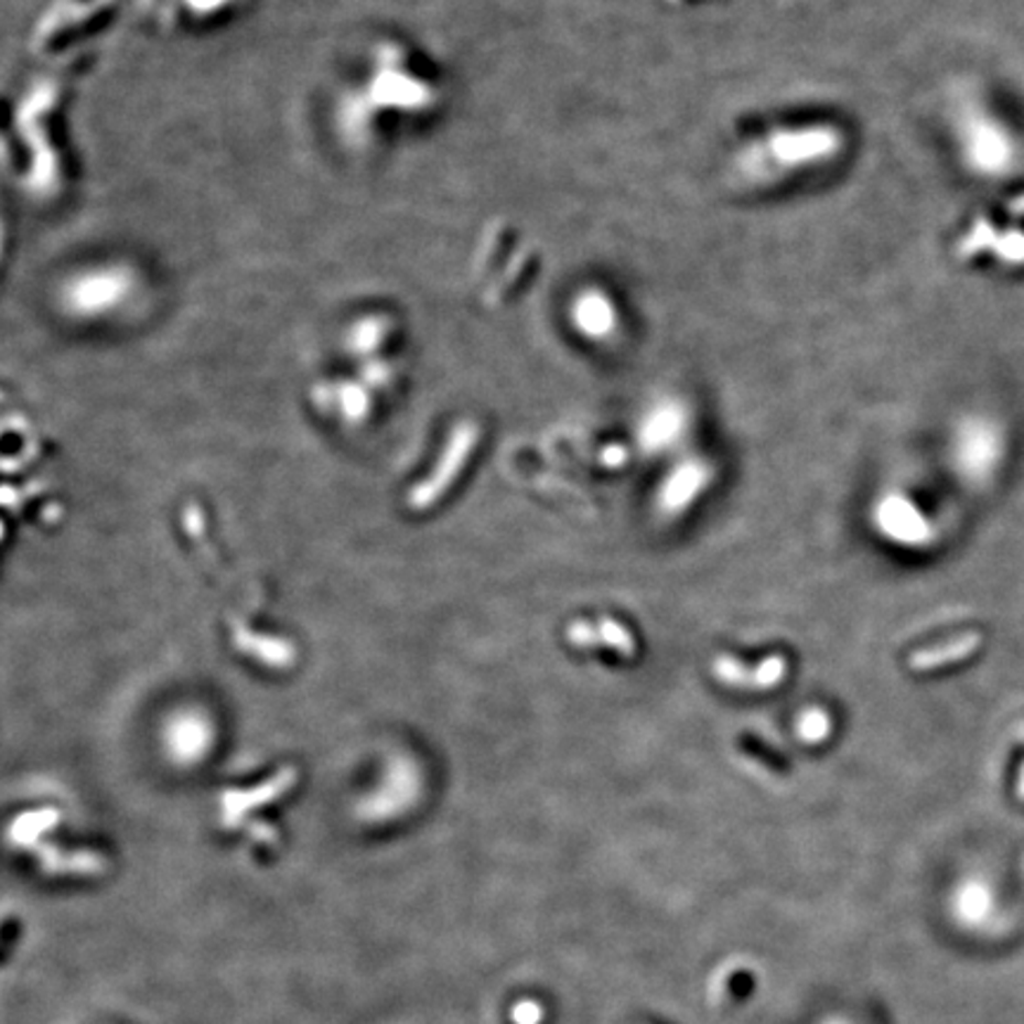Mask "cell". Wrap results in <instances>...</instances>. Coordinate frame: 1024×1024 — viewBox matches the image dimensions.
<instances>
[{"instance_id":"9","label":"cell","mask_w":1024,"mask_h":1024,"mask_svg":"<svg viewBox=\"0 0 1024 1024\" xmlns=\"http://www.w3.org/2000/svg\"><path fill=\"white\" fill-rule=\"evenodd\" d=\"M567 638H570L576 648H610L624 657L636 655L634 634L614 619L574 622L567 628Z\"/></svg>"},{"instance_id":"4","label":"cell","mask_w":1024,"mask_h":1024,"mask_svg":"<svg viewBox=\"0 0 1024 1024\" xmlns=\"http://www.w3.org/2000/svg\"><path fill=\"white\" fill-rule=\"evenodd\" d=\"M567 321L584 339L610 342L619 333L624 313L612 292L601 285H586L572 294L570 304H567Z\"/></svg>"},{"instance_id":"7","label":"cell","mask_w":1024,"mask_h":1024,"mask_svg":"<svg viewBox=\"0 0 1024 1024\" xmlns=\"http://www.w3.org/2000/svg\"><path fill=\"white\" fill-rule=\"evenodd\" d=\"M709 479H712V467H709L704 461L690 459V461H683L681 465H676L657 496L659 510L667 515L683 513L690 503L698 498L702 488L709 484Z\"/></svg>"},{"instance_id":"11","label":"cell","mask_w":1024,"mask_h":1024,"mask_svg":"<svg viewBox=\"0 0 1024 1024\" xmlns=\"http://www.w3.org/2000/svg\"><path fill=\"white\" fill-rule=\"evenodd\" d=\"M830 731H832V721L828 712H823V709H818V707L807 709V712L797 719V733L801 740H805V743H823V740L830 735Z\"/></svg>"},{"instance_id":"12","label":"cell","mask_w":1024,"mask_h":1024,"mask_svg":"<svg viewBox=\"0 0 1024 1024\" xmlns=\"http://www.w3.org/2000/svg\"><path fill=\"white\" fill-rule=\"evenodd\" d=\"M1017 793H1020V799H1024V766H1022V774H1020V785H1017Z\"/></svg>"},{"instance_id":"2","label":"cell","mask_w":1024,"mask_h":1024,"mask_svg":"<svg viewBox=\"0 0 1024 1024\" xmlns=\"http://www.w3.org/2000/svg\"><path fill=\"white\" fill-rule=\"evenodd\" d=\"M842 150L844 136L828 121L776 123L737 148L733 169L752 185H770L823 169Z\"/></svg>"},{"instance_id":"6","label":"cell","mask_w":1024,"mask_h":1024,"mask_svg":"<svg viewBox=\"0 0 1024 1024\" xmlns=\"http://www.w3.org/2000/svg\"><path fill=\"white\" fill-rule=\"evenodd\" d=\"M875 519L882 533L899 543L920 546L933 539V527L925 522V517L918 513V508L904 496L892 494L882 498Z\"/></svg>"},{"instance_id":"8","label":"cell","mask_w":1024,"mask_h":1024,"mask_svg":"<svg viewBox=\"0 0 1024 1024\" xmlns=\"http://www.w3.org/2000/svg\"><path fill=\"white\" fill-rule=\"evenodd\" d=\"M686 428H688L686 406L679 399L667 397V399L657 401L650 411L643 416L640 430H638L640 444L653 451L667 449L673 444L676 439H681Z\"/></svg>"},{"instance_id":"5","label":"cell","mask_w":1024,"mask_h":1024,"mask_svg":"<svg viewBox=\"0 0 1024 1024\" xmlns=\"http://www.w3.org/2000/svg\"><path fill=\"white\" fill-rule=\"evenodd\" d=\"M712 673L714 679L721 681L729 688H740V690H770L783 683L785 673H787V661L783 655H770L764 661H759L754 669L745 667L743 661H737L735 657L721 655L712 661Z\"/></svg>"},{"instance_id":"10","label":"cell","mask_w":1024,"mask_h":1024,"mask_svg":"<svg viewBox=\"0 0 1024 1024\" xmlns=\"http://www.w3.org/2000/svg\"><path fill=\"white\" fill-rule=\"evenodd\" d=\"M980 645H982L980 634H963L958 638L944 640V643L935 645V648H925V650L913 653L910 659H908V667L913 671H933V669L949 667V665H956V661H963L970 655H974Z\"/></svg>"},{"instance_id":"1","label":"cell","mask_w":1024,"mask_h":1024,"mask_svg":"<svg viewBox=\"0 0 1024 1024\" xmlns=\"http://www.w3.org/2000/svg\"><path fill=\"white\" fill-rule=\"evenodd\" d=\"M441 96L434 62L411 45L389 41L373 51L366 78L354 86L349 105L339 112L356 140H377L397 121L403 126L434 117Z\"/></svg>"},{"instance_id":"3","label":"cell","mask_w":1024,"mask_h":1024,"mask_svg":"<svg viewBox=\"0 0 1024 1024\" xmlns=\"http://www.w3.org/2000/svg\"><path fill=\"white\" fill-rule=\"evenodd\" d=\"M140 280L129 263H98L74 273L62 288V306L72 319L93 321L117 316L138 299Z\"/></svg>"}]
</instances>
